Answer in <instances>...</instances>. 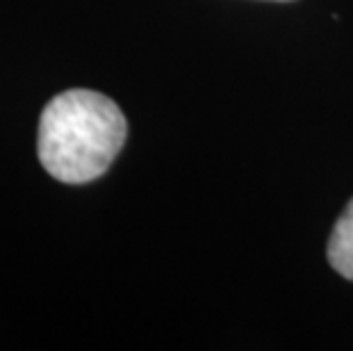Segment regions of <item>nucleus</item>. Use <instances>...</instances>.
<instances>
[{
	"label": "nucleus",
	"instance_id": "obj_1",
	"mask_svg": "<svg viewBox=\"0 0 353 351\" xmlns=\"http://www.w3.org/2000/svg\"><path fill=\"white\" fill-rule=\"evenodd\" d=\"M125 135V117L114 101L94 89H69L43 108L37 151L55 181L85 185L112 167Z\"/></svg>",
	"mask_w": 353,
	"mask_h": 351
},
{
	"label": "nucleus",
	"instance_id": "obj_2",
	"mask_svg": "<svg viewBox=\"0 0 353 351\" xmlns=\"http://www.w3.org/2000/svg\"><path fill=\"white\" fill-rule=\"evenodd\" d=\"M328 260L333 270L353 281V199L344 208L328 240Z\"/></svg>",
	"mask_w": 353,
	"mask_h": 351
}]
</instances>
